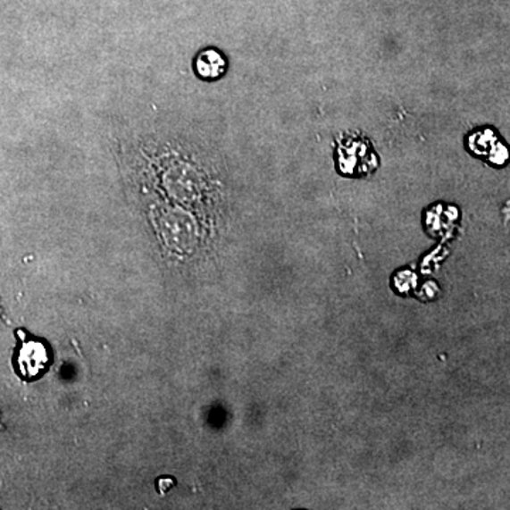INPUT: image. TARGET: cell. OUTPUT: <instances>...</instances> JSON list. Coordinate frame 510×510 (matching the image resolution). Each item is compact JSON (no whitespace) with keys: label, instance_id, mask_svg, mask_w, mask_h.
<instances>
[{"label":"cell","instance_id":"6da1fadb","mask_svg":"<svg viewBox=\"0 0 510 510\" xmlns=\"http://www.w3.org/2000/svg\"><path fill=\"white\" fill-rule=\"evenodd\" d=\"M48 362L46 347L38 342L24 343L19 352L18 364L21 373L28 379L38 376Z\"/></svg>","mask_w":510,"mask_h":510},{"label":"cell","instance_id":"7a4b0ae2","mask_svg":"<svg viewBox=\"0 0 510 510\" xmlns=\"http://www.w3.org/2000/svg\"><path fill=\"white\" fill-rule=\"evenodd\" d=\"M196 70L203 79H214L223 76L226 70V60L216 50H205L196 60Z\"/></svg>","mask_w":510,"mask_h":510}]
</instances>
